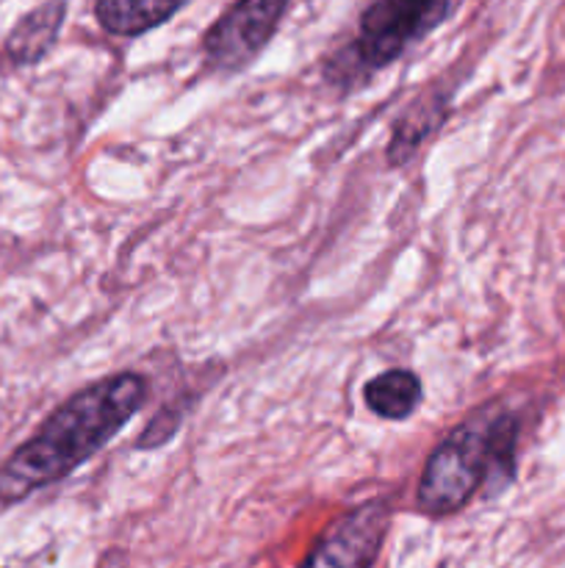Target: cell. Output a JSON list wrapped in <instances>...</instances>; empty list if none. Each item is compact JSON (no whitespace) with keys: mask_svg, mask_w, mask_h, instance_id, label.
Wrapping results in <instances>:
<instances>
[{"mask_svg":"<svg viewBox=\"0 0 565 568\" xmlns=\"http://www.w3.org/2000/svg\"><path fill=\"white\" fill-rule=\"evenodd\" d=\"M147 392V377L120 372L72 394L0 466V505L22 503L81 469L144 408Z\"/></svg>","mask_w":565,"mask_h":568,"instance_id":"6da1fadb","label":"cell"},{"mask_svg":"<svg viewBox=\"0 0 565 568\" xmlns=\"http://www.w3.org/2000/svg\"><path fill=\"white\" fill-rule=\"evenodd\" d=\"M518 416L499 403L465 416L427 458L415 503L427 516H452L485 488L502 491L515 477Z\"/></svg>","mask_w":565,"mask_h":568,"instance_id":"7a4b0ae2","label":"cell"},{"mask_svg":"<svg viewBox=\"0 0 565 568\" xmlns=\"http://www.w3.org/2000/svg\"><path fill=\"white\" fill-rule=\"evenodd\" d=\"M463 0H371L358 20V33L325 67L327 81L352 89L424 42L454 14Z\"/></svg>","mask_w":565,"mask_h":568,"instance_id":"3957f363","label":"cell"},{"mask_svg":"<svg viewBox=\"0 0 565 568\" xmlns=\"http://www.w3.org/2000/svg\"><path fill=\"white\" fill-rule=\"evenodd\" d=\"M291 0H236L203 33V55L214 70L242 72L275 39Z\"/></svg>","mask_w":565,"mask_h":568,"instance_id":"277c9868","label":"cell"},{"mask_svg":"<svg viewBox=\"0 0 565 568\" xmlns=\"http://www.w3.org/2000/svg\"><path fill=\"white\" fill-rule=\"evenodd\" d=\"M391 530L386 499H371L332 521L299 568H371Z\"/></svg>","mask_w":565,"mask_h":568,"instance_id":"5b68a950","label":"cell"},{"mask_svg":"<svg viewBox=\"0 0 565 568\" xmlns=\"http://www.w3.org/2000/svg\"><path fill=\"white\" fill-rule=\"evenodd\" d=\"M64 20L66 0H44L42 6L22 14L3 42V50L11 64L33 67L42 59H48V53L59 42Z\"/></svg>","mask_w":565,"mask_h":568,"instance_id":"8992f818","label":"cell"},{"mask_svg":"<svg viewBox=\"0 0 565 568\" xmlns=\"http://www.w3.org/2000/svg\"><path fill=\"white\" fill-rule=\"evenodd\" d=\"M192 0H94V20L111 37L136 39L166 26Z\"/></svg>","mask_w":565,"mask_h":568,"instance_id":"52a82bcc","label":"cell"},{"mask_svg":"<svg viewBox=\"0 0 565 568\" xmlns=\"http://www.w3.org/2000/svg\"><path fill=\"white\" fill-rule=\"evenodd\" d=\"M449 114V98H441L438 92H427L399 116L393 125L391 142H388V164L402 166L415 155V150L443 125Z\"/></svg>","mask_w":565,"mask_h":568,"instance_id":"ba28073f","label":"cell"},{"mask_svg":"<svg viewBox=\"0 0 565 568\" xmlns=\"http://www.w3.org/2000/svg\"><path fill=\"white\" fill-rule=\"evenodd\" d=\"M366 408L388 422H404L421 405V377L413 369H386L363 386Z\"/></svg>","mask_w":565,"mask_h":568,"instance_id":"9c48e42d","label":"cell"}]
</instances>
